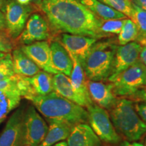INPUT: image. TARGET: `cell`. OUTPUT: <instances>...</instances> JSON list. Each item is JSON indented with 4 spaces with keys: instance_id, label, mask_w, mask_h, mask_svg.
<instances>
[{
    "instance_id": "6da1fadb",
    "label": "cell",
    "mask_w": 146,
    "mask_h": 146,
    "mask_svg": "<svg viewBox=\"0 0 146 146\" xmlns=\"http://www.w3.org/2000/svg\"><path fill=\"white\" fill-rule=\"evenodd\" d=\"M41 10L53 28L65 33L99 39L102 19L78 0H43Z\"/></svg>"
},
{
    "instance_id": "7a4b0ae2",
    "label": "cell",
    "mask_w": 146,
    "mask_h": 146,
    "mask_svg": "<svg viewBox=\"0 0 146 146\" xmlns=\"http://www.w3.org/2000/svg\"><path fill=\"white\" fill-rule=\"evenodd\" d=\"M26 99L47 120H60L74 126L88 123L87 110L60 96L55 91L45 96H30Z\"/></svg>"
},
{
    "instance_id": "3957f363",
    "label": "cell",
    "mask_w": 146,
    "mask_h": 146,
    "mask_svg": "<svg viewBox=\"0 0 146 146\" xmlns=\"http://www.w3.org/2000/svg\"><path fill=\"white\" fill-rule=\"evenodd\" d=\"M110 110L115 129L128 141H138L146 134V125L137 113L134 102L128 98L118 99Z\"/></svg>"
},
{
    "instance_id": "277c9868",
    "label": "cell",
    "mask_w": 146,
    "mask_h": 146,
    "mask_svg": "<svg viewBox=\"0 0 146 146\" xmlns=\"http://www.w3.org/2000/svg\"><path fill=\"white\" fill-rule=\"evenodd\" d=\"M116 47L110 41L95 43L82 65L87 80H108L112 70Z\"/></svg>"
},
{
    "instance_id": "5b68a950",
    "label": "cell",
    "mask_w": 146,
    "mask_h": 146,
    "mask_svg": "<svg viewBox=\"0 0 146 146\" xmlns=\"http://www.w3.org/2000/svg\"><path fill=\"white\" fill-rule=\"evenodd\" d=\"M111 83L116 96L128 98L146 85V67L138 60L118 74Z\"/></svg>"
},
{
    "instance_id": "8992f818",
    "label": "cell",
    "mask_w": 146,
    "mask_h": 146,
    "mask_svg": "<svg viewBox=\"0 0 146 146\" xmlns=\"http://www.w3.org/2000/svg\"><path fill=\"white\" fill-rule=\"evenodd\" d=\"M87 109L89 126L100 140L110 143H118L120 140L119 135L106 110L94 104Z\"/></svg>"
},
{
    "instance_id": "52a82bcc",
    "label": "cell",
    "mask_w": 146,
    "mask_h": 146,
    "mask_svg": "<svg viewBox=\"0 0 146 146\" xmlns=\"http://www.w3.org/2000/svg\"><path fill=\"white\" fill-rule=\"evenodd\" d=\"M31 12L32 8L29 5H21L16 0H6L2 12L9 38L17 39L23 32Z\"/></svg>"
},
{
    "instance_id": "ba28073f",
    "label": "cell",
    "mask_w": 146,
    "mask_h": 146,
    "mask_svg": "<svg viewBox=\"0 0 146 146\" xmlns=\"http://www.w3.org/2000/svg\"><path fill=\"white\" fill-rule=\"evenodd\" d=\"M48 131V126L34 106L25 111L23 120V145L38 146Z\"/></svg>"
},
{
    "instance_id": "9c48e42d",
    "label": "cell",
    "mask_w": 146,
    "mask_h": 146,
    "mask_svg": "<svg viewBox=\"0 0 146 146\" xmlns=\"http://www.w3.org/2000/svg\"><path fill=\"white\" fill-rule=\"evenodd\" d=\"M141 49L142 46L137 41L116 47L112 70L108 81L111 83L118 74L137 62Z\"/></svg>"
},
{
    "instance_id": "30bf717a",
    "label": "cell",
    "mask_w": 146,
    "mask_h": 146,
    "mask_svg": "<svg viewBox=\"0 0 146 146\" xmlns=\"http://www.w3.org/2000/svg\"><path fill=\"white\" fill-rule=\"evenodd\" d=\"M50 37V28L47 21L40 14H33L17 40L19 43L28 45L35 42L47 41Z\"/></svg>"
},
{
    "instance_id": "8fae6325",
    "label": "cell",
    "mask_w": 146,
    "mask_h": 146,
    "mask_svg": "<svg viewBox=\"0 0 146 146\" xmlns=\"http://www.w3.org/2000/svg\"><path fill=\"white\" fill-rule=\"evenodd\" d=\"M25 110L18 108L12 113L0 133V146H23V120Z\"/></svg>"
},
{
    "instance_id": "7c38bea8",
    "label": "cell",
    "mask_w": 146,
    "mask_h": 146,
    "mask_svg": "<svg viewBox=\"0 0 146 146\" xmlns=\"http://www.w3.org/2000/svg\"><path fill=\"white\" fill-rule=\"evenodd\" d=\"M20 49L40 69L52 74L58 73L52 65L50 43L47 41H37L31 44L24 45Z\"/></svg>"
},
{
    "instance_id": "4fadbf2b",
    "label": "cell",
    "mask_w": 146,
    "mask_h": 146,
    "mask_svg": "<svg viewBox=\"0 0 146 146\" xmlns=\"http://www.w3.org/2000/svg\"><path fill=\"white\" fill-rule=\"evenodd\" d=\"M61 44L70 56L76 57L83 65L90 51L97 42V39L91 36L64 33L60 37Z\"/></svg>"
},
{
    "instance_id": "5bb4252c",
    "label": "cell",
    "mask_w": 146,
    "mask_h": 146,
    "mask_svg": "<svg viewBox=\"0 0 146 146\" xmlns=\"http://www.w3.org/2000/svg\"><path fill=\"white\" fill-rule=\"evenodd\" d=\"M87 88L92 102L98 106L110 110L116 104L118 98L114 94L112 83L87 80Z\"/></svg>"
},
{
    "instance_id": "9a60e30c",
    "label": "cell",
    "mask_w": 146,
    "mask_h": 146,
    "mask_svg": "<svg viewBox=\"0 0 146 146\" xmlns=\"http://www.w3.org/2000/svg\"><path fill=\"white\" fill-rule=\"evenodd\" d=\"M53 87L54 91L60 96L80 106L87 108L93 104L92 102L85 99L76 92L73 88L69 76H66L62 73L53 74Z\"/></svg>"
},
{
    "instance_id": "2e32d148",
    "label": "cell",
    "mask_w": 146,
    "mask_h": 146,
    "mask_svg": "<svg viewBox=\"0 0 146 146\" xmlns=\"http://www.w3.org/2000/svg\"><path fill=\"white\" fill-rule=\"evenodd\" d=\"M68 146H101V140L86 123L73 126L67 138Z\"/></svg>"
},
{
    "instance_id": "e0dca14e",
    "label": "cell",
    "mask_w": 146,
    "mask_h": 146,
    "mask_svg": "<svg viewBox=\"0 0 146 146\" xmlns=\"http://www.w3.org/2000/svg\"><path fill=\"white\" fill-rule=\"evenodd\" d=\"M52 62L55 70L58 73H62L70 76L73 63L70 54L60 42L52 41L50 44Z\"/></svg>"
},
{
    "instance_id": "ac0fdd59",
    "label": "cell",
    "mask_w": 146,
    "mask_h": 146,
    "mask_svg": "<svg viewBox=\"0 0 146 146\" xmlns=\"http://www.w3.org/2000/svg\"><path fill=\"white\" fill-rule=\"evenodd\" d=\"M50 126L46 136L38 146H52L58 142L67 139L73 126L63 121L48 120Z\"/></svg>"
},
{
    "instance_id": "d6986e66",
    "label": "cell",
    "mask_w": 146,
    "mask_h": 146,
    "mask_svg": "<svg viewBox=\"0 0 146 146\" xmlns=\"http://www.w3.org/2000/svg\"><path fill=\"white\" fill-rule=\"evenodd\" d=\"M26 78L30 88V96H45L54 91L52 74L41 70L35 75Z\"/></svg>"
},
{
    "instance_id": "ffe728a7",
    "label": "cell",
    "mask_w": 146,
    "mask_h": 146,
    "mask_svg": "<svg viewBox=\"0 0 146 146\" xmlns=\"http://www.w3.org/2000/svg\"><path fill=\"white\" fill-rule=\"evenodd\" d=\"M14 70L18 75L31 77L41 71L36 66L21 49H15L12 54Z\"/></svg>"
},
{
    "instance_id": "44dd1931",
    "label": "cell",
    "mask_w": 146,
    "mask_h": 146,
    "mask_svg": "<svg viewBox=\"0 0 146 146\" xmlns=\"http://www.w3.org/2000/svg\"><path fill=\"white\" fill-rule=\"evenodd\" d=\"M72 60L73 67L71 72L70 79L73 88L78 94L81 95L85 99L91 101L87 88V80L85 76V71L81 63L76 57L70 56Z\"/></svg>"
},
{
    "instance_id": "7402d4cb",
    "label": "cell",
    "mask_w": 146,
    "mask_h": 146,
    "mask_svg": "<svg viewBox=\"0 0 146 146\" xmlns=\"http://www.w3.org/2000/svg\"><path fill=\"white\" fill-rule=\"evenodd\" d=\"M81 4L103 21L110 19H123L127 17L120 12L104 4L99 0H78Z\"/></svg>"
},
{
    "instance_id": "603a6c76",
    "label": "cell",
    "mask_w": 146,
    "mask_h": 146,
    "mask_svg": "<svg viewBox=\"0 0 146 146\" xmlns=\"http://www.w3.org/2000/svg\"><path fill=\"white\" fill-rule=\"evenodd\" d=\"M21 97L16 92L0 90V120H4L12 111L18 108Z\"/></svg>"
},
{
    "instance_id": "cb8c5ba5",
    "label": "cell",
    "mask_w": 146,
    "mask_h": 146,
    "mask_svg": "<svg viewBox=\"0 0 146 146\" xmlns=\"http://www.w3.org/2000/svg\"><path fill=\"white\" fill-rule=\"evenodd\" d=\"M139 35V32L135 24L130 18H127L121 31L118 35V42L120 45L127 44L137 41Z\"/></svg>"
},
{
    "instance_id": "d4e9b609",
    "label": "cell",
    "mask_w": 146,
    "mask_h": 146,
    "mask_svg": "<svg viewBox=\"0 0 146 146\" xmlns=\"http://www.w3.org/2000/svg\"><path fill=\"white\" fill-rule=\"evenodd\" d=\"M99 1L130 18L133 10V3L131 0H99Z\"/></svg>"
},
{
    "instance_id": "484cf974",
    "label": "cell",
    "mask_w": 146,
    "mask_h": 146,
    "mask_svg": "<svg viewBox=\"0 0 146 146\" xmlns=\"http://www.w3.org/2000/svg\"><path fill=\"white\" fill-rule=\"evenodd\" d=\"M130 19L138 28L139 32V36H146V11L133 3V10Z\"/></svg>"
},
{
    "instance_id": "4316f807",
    "label": "cell",
    "mask_w": 146,
    "mask_h": 146,
    "mask_svg": "<svg viewBox=\"0 0 146 146\" xmlns=\"http://www.w3.org/2000/svg\"><path fill=\"white\" fill-rule=\"evenodd\" d=\"M127 18L110 19L106 20V21L102 20L101 25H100V31L106 36H107L108 34L118 35L121 31Z\"/></svg>"
},
{
    "instance_id": "83f0119b",
    "label": "cell",
    "mask_w": 146,
    "mask_h": 146,
    "mask_svg": "<svg viewBox=\"0 0 146 146\" xmlns=\"http://www.w3.org/2000/svg\"><path fill=\"white\" fill-rule=\"evenodd\" d=\"M12 54L8 53L0 60V80L5 79L15 75Z\"/></svg>"
},
{
    "instance_id": "f1b7e54d",
    "label": "cell",
    "mask_w": 146,
    "mask_h": 146,
    "mask_svg": "<svg viewBox=\"0 0 146 146\" xmlns=\"http://www.w3.org/2000/svg\"><path fill=\"white\" fill-rule=\"evenodd\" d=\"M127 98L134 102H142L146 104V85L138 89L135 94Z\"/></svg>"
},
{
    "instance_id": "f546056e",
    "label": "cell",
    "mask_w": 146,
    "mask_h": 146,
    "mask_svg": "<svg viewBox=\"0 0 146 146\" xmlns=\"http://www.w3.org/2000/svg\"><path fill=\"white\" fill-rule=\"evenodd\" d=\"M13 45L8 36L0 33V52L8 54L12 50Z\"/></svg>"
},
{
    "instance_id": "4dcf8cb0",
    "label": "cell",
    "mask_w": 146,
    "mask_h": 146,
    "mask_svg": "<svg viewBox=\"0 0 146 146\" xmlns=\"http://www.w3.org/2000/svg\"><path fill=\"white\" fill-rule=\"evenodd\" d=\"M134 107L139 116L146 125V104L142 102H134Z\"/></svg>"
},
{
    "instance_id": "1f68e13d",
    "label": "cell",
    "mask_w": 146,
    "mask_h": 146,
    "mask_svg": "<svg viewBox=\"0 0 146 146\" xmlns=\"http://www.w3.org/2000/svg\"><path fill=\"white\" fill-rule=\"evenodd\" d=\"M131 1L133 4L146 11V0H131Z\"/></svg>"
},
{
    "instance_id": "d6a6232c",
    "label": "cell",
    "mask_w": 146,
    "mask_h": 146,
    "mask_svg": "<svg viewBox=\"0 0 146 146\" xmlns=\"http://www.w3.org/2000/svg\"><path fill=\"white\" fill-rule=\"evenodd\" d=\"M139 60L146 67V47H142L141 52L139 54Z\"/></svg>"
},
{
    "instance_id": "836d02e7",
    "label": "cell",
    "mask_w": 146,
    "mask_h": 146,
    "mask_svg": "<svg viewBox=\"0 0 146 146\" xmlns=\"http://www.w3.org/2000/svg\"><path fill=\"white\" fill-rule=\"evenodd\" d=\"M5 31V23L3 13L0 10V33Z\"/></svg>"
},
{
    "instance_id": "e575fe53",
    "label": "cell",
    "mask_w": 146,
    "mask_h": 146,
    "mask_svg": "<svg viewBox=\"0 0 146 146\" xmlns=\"http://www.w3.org/2000/svg\"><path fill=\"white\" fill-rule=\"evenodd\" d=\"M136 41L138 42L142 47H146V36H139Z\"/></svg>"
},
{
    "instance_id": "d590c367",
    "label": "cell",
    "mask_w": 146,
    "mask_h": 146,
    "mask_svg": "<svg viewBox=\"0 0 146 146\" xmlns=\"http://www.w3.org/2000/svg\"><path fill=\"white\" fill-rule=\"evenodd\" d=\"M42 1H43V0H31V2H33L35 6H36L38 9H40L41 8Z\"/></svg>"
},
{
    "instance_id": "8d00e7d4",
    "label": "cell",
    "mask_w": 146,
    "mask_h": 146,
    "mask_svg": "<svg viewBox=\"0 0 146 146\" xmlns=\"http://www.w3.org/2000/svg\"><path fill=\"white\" fill-rule=\"evenodd\" d=\"M16 1L18 3L21 5H27L30 4V3L31 2V0H16Z\"/></svg>"
},
{
    "instance_id": "74e56055",
    "label": "cell",
    "mask_w": 146,
    "mask_h": 146,
    "mask_svg": "<svg viewBox=\"0 0 146 146\" xmlns=\"http://www.w3.org/2000/svg\"><path fill=\"white\" fill-rule=\"evenodd\" d=\"M52 146H68V144L66 141H60Z\"/></svg>"
},
{
    "instance_id": "f35d334b",
    "label": "cell",
    "mask_w": 146,
    "mask_h": 146,
    "mask_svg": "<svg viewBox=\"0 0 146 146\" xmlns=\"http://www.w3.org/2000/svg\"><path fill=\"white\" fill-rule=\"evenodd\" d=\"M5 1H6V0H0V10L1 12H2L3 8H4Z\"/></svg>"
},
{
    "instance_id": "ab89813d",
    "label": "cell",
    "mask_w": 146,
    "mask_h": 146,
    "mask_svg": "<svg viewBox=\"0 0 146 146\" xmlns=\"http://www.w3.org/2000/svg\"><path fill=\"white\" fill-rule=\"evenodd\" d=\"M123 146H136V142L131 143H130V141H125V143L123 144Z\"/></svg>"
},
{
    "instance_id": "60d3db41",
    "label": "cell",
    "mask_w": 146,
    "mask_h": 146,
    "mask_svg": "<svg viewBox=\"0 0 146 146\" xmlns=\"http://www.w3.org/2000/svg\"><path fill=\"white\" fill-rule=\"evenodd\" d=\"M7 54L6 53H4V52H0V60H1L2 58H3L5 56V55Z\"/></svg>"
},
{
    "instance_id": "b9f144b4",
    "label": "cell",
    "mask_w": 146,
    "mask_h": 146,
    "mask_svg": "<svg viewBox=\"0 0 146 146\" xmlns=\"http://www.w3.org/2000/svg\"><path fill=\"white\" fill-rule=\"evenodd\" d=\"M136 146H144L143 145H142L141 143H136Z\"/></svg>"
},
{
    "instance_id": "7bdbcfd3",
    "label": "cell",
    "mask_w": 146,
    "mask_h": 146,
    "mask_svg": "<svg viewBox=\"0 0 146 146\" xmlns=\"http://www.w3.org/2000/svg\"><path fill=\"white\" fill-rule=\"evenodd\" d=\"M3 122V120H0V125H1V124Z\"/></svg>"
},
{
    "instance_id": "ee69618b",
    "label": "cell",
    "mask_w": 146,
    "mask_h": 146,
    "mask_svg": "<svg viewBox=\"0 0 146 146\" xmlns=\"http://www.w3.org/2000/svg\"><path fill=\"white\" fill-rule=\"evenodd\" d=\"M144 146H146V138H145V145Z\"/></svg>"
},
{
    "instance_id": "f6af8a7d",
    "label": "cell",
    "mask_w": 146,
    "mask_h": 146,
    "mask_svg": "<svg viewBox=\"0 0 146 146\" xmlns=\"http://www.w3.org/2000/svg\"><path fill=\"white\" fill-rule=\"evenodd\" d=\"M23 146H31V145H24Z\"/></svg>"
}]
</instances>
